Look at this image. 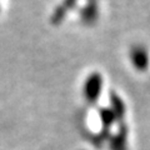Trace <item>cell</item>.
Listing matches in <instances>:
<instances>
[{
	"mask_svg": "<svg viewBox=\"0 0 150 150\" xmlns=\"http://www.w3.org/2000/svg\"><path fill=\"white\" fill-rule=\"evenodd\" d=\"M101 89V76L98 74H93L88 79L86 85H85V94L89 101H94L99 95V91Z\"/></svg>",
	"mask_w": 150,
	"mask_h": 150,
	"instance_id": "obj_1",
	"label": "cell"
},
{
	"mask_svg": "<svg viewBox=\"0 0 150 150\" xmlns=\"http://www.w3.org/2000/svg\"><path fill=\"white\" fill-rule=\"evenodd\" d=\"M131 56H133V62L137 68L144 69L146 67L148 58H146V53L144 51V49H134V51L131 53Z\"/></svg>",
	"mask_w": 150,
	"mask_h": 150,
	"instance_id": "obj_2",
	"label": "cell"
}]
</instances>
